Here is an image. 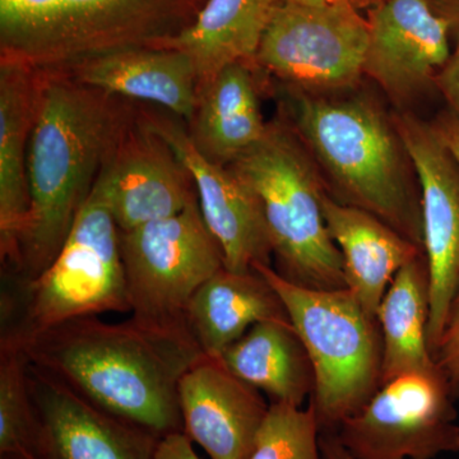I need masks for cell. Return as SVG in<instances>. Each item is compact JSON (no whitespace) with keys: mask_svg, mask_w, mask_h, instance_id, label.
<instances>
[{"mask_svg":"<svg viewBox=\"0 0 459 459\" xmlns=\"http://www.w3.org/2000/svg\"><path fill=\"white\" fill-rule=\"evenodd\" d=\"M29 368L38 433L33 459H153L161 437L110 415Z\"/></svg>","mask_w":459,"mask_h":459,"instance_id":"obj_14","label":"cell"},{"mask_svg":"<svg viewBox=\"0 0 459 459\" xmlns=\"http://www.w3.org/2000/svg\"><path fill=\"white\" fill-rule=\"evenodd\" d=\"M201 0H0L2 60L65 69L89 57L153 48L178 35Z\"/></svg>","mask_w":459,"mask_h":459,"instance_id":"obj_5","label":"cell"},{"mask_svg":"<svg viewBox=\"0 0 459 459\" xmlns=\"http://www.w3.org/2000/svg\"><path fill=\"white\" fill-rule=\"evenodd\" d=\"M455 41L451 56L435 78V89L448 105V111L459 120V27L455 29Z\"/></svg>","mask_w":459,"mask_h":459,"instance_id":"obj_28","label":"cell"},{"mask_svg":"<svg viewBox=\"0 0 459 459\" xmlns=\"http://www.w3.org/2000/svg\"><path fill=\"white\" fill-rule=\"evenodd\" d=\"M437 12L448 18L453 25V31L459 27V0H429Z\"/></svg>","mask_w":459,"mask_h":459,"instance_id":"obj_32","label":"cell"},{"mask_svg":"<svg viewBox=\"0 0 459 459\" xmlns=\"http://www.w3.org/2000/svg\"><path fill=\"white\" fill-rule=\"evenodd\" d=\"M35 69L2 60L0 71V255L17 272L31 211L27 159L35 117Z\"/></svg>","mask_w":459,"mask_h":459,"instance_id":"obj_17","label":"cell"},{"mask_svg":"<svg viewBox=\"0 0 459 459\" xmlns=\"http://www.w3.org/2000/svg\"><path fill=\"white\" fill-rule=\"evenodd\" d=\"M153 459H201L193 448V443L184 433H174L161 437Z\"/></svg>","mask_w":459,"mask_h":459,"instance_id":"obj_29","label":"cell"},{"mask_svg":"<svg viewBox=\"0 0 459 459\" xmlns=\"http://www.w3.org/2000/svg\"><path fill=\"white\" fill-rule=\"evenodd\" d=\"M2 459H27V458H22V457H5V458H2Z\"/></svg>","mask_w":459,"mask_h":459,"instance_id":"obj_34","label":"cell"},{"mask_svg":"<svg viewBox=\"0 0 459 459\" xmlns=\"http://www.w3.org/2000/svg\"><path fill=\"white\" fill-rule=\"evenodd\" d=\"M369 22L353 3L303 4L279 0L263 35L255 65L285 87L338 93L364 81Z\"/></svg>","mask_w":459,"mask_h":459,"instance_id":"obj_9","label":"cell"},{"mask_svg":"<svg viewBox=\"0 0 459 459\" xmlns=\"http://www.w3.org/2000/svg\"><path fill=\"white\" fill-rule=\"evenodd\" d=\"M318 418L307 409L272 402L249 459H322Z\"/></svg>","mask_w":459,"mask_h":459,"instance_id":"obj_26","label":"cell"},{"mask_svg":"<svg viewBox=\"0 0 459 459\" xmlns=\"http://www.w3.org/2000/svg\"><path fill=\"white\" fill-rule=\"evenodd\" d=\"M377 319L383 340L382 385L404 374L442 371L428 346L430 280L425 255L398 271Z\"/></svg>","mask_w":459,"mask_h":459,"instance_id":"obj_24","label":"cell"},{"mask_svg":"<svg viewBox=\"0 0 459 459\" xmlns=\"http://www.w3.org/2000/svg\"><path fill=\"white\" fill-rule=\"evenodd\" d=\"M220 360L272 402L301 407L313 394L312 361L291 322L270 320L253 325Z\"/></svg>","mask_w":459,"mask_h":459,"instance_id":"obj_23","label":"cell"},{"mask_svg":"<svg viewBox=\"0 0 459 459\" xmlns=\"http://www.w3.org/2000/svg\"><path fill=\"white\" fill-rule=\"evenodd\" d=\"M421 195L424 253L430 280L428 346L435 355L459 290V168L433 123L392 111Z\"/></svg>","mask_w":459,"mask_h":459,"instance_id":"obj_11","label":"cell"},{"mask_svg":"<svg viewBox=\"0 0 459 459\" xmlns=\"http://www.w3.org/2000/svg\"><path fill=\"white\" fill-rule=\"evenodd\" d=\"M25 287V313L13 332L41 331L80 316L131 313L119 229L93 190L59 255Z\"/></svg>","mask_w":459,"mask_h":459,"instance_id":"obj_8","label":"cell"},{"mask_svg":"<svg viewBox=\"0 0 459 459\" xmlns=\"http://www.w3.org/2000/svg\"><path fill=\"white\" fill-rule=\"evenodd\" d=\"M252 71L247 63L230 65L199 89L192 138L216 164H231L267 129Z\"/></svg>","mask_w":459,"mask_h":459,"instance_id":"obj_22","label":"cell"},{"mask_svg":"<svg viewBox=\"0 0 459 459\" xmlns=\"http://www.w3.org/2000/svg\"><path fill=\"white\" fill-rule=\"evenodd\" d=\"M113 96L57 75L38 84L27 159L31 211L17 270L23 285L59 255L100 172L128 132Z\"/></svg>","mask_w":459,"mask_h":459,"instance_id":"obj_2","label":"cell"},{"mask_svg":"<svg viewBox=\"0 0 459 459\" xmlns=\"http://www.w3.org/2000/svg\"><path fill=\"white\" fill-rule=\"evenodd\" d=\"M322 459H356L338 440L334 431H322L319 437Z\"/></svg>","mask_w":459,"mask_h":459,"instance_id":"obj_31","label":"cell"},{"mask_svg":"<svg viewBox=\"0 0 459 459\" xmlns=\"http://www.w3.org/2000/svg\"><path fill=\"white\" fill-rule=\"evenodd\" d=\"M72 78L114 96L155 102L193 120L199 81L186 54L159 48H129L89 57L68 66Z\"/></svg>","mask_w":459,"mask_h":459,"instance_id":"obj_18","label":"cell"},{"mask_svg":"<svg viewBox=\"0 0 459 459\" xmlns=\"http://www.w3.org/2000/svg\"><path fill=\"white\" fill-rule=\"evenodd\" d=\"M259 272L282 299L314 370L309 403L320 430L334 431L382 385L383 340L377 319L365 312L351 290L295 285L272 265Z\"/></svg>","mask_w":459,"mask_h":459,"instance_id":"obj_6","label":"cell"},{"mask_svg":"<svg viewBox=\"0 0 459 459\" xmlns=\"http://www.w3.org/2000/svg\"><path fill=\"white\" fill-rule=\"evenodd\" d=\"M30 365L100 410L164 437L183 433L179 383L204 358L197 344L129 318L80 316L35 332H13Z\"/></svg>","mask_w":459,"mask_h":459,"instance_id":"obj_1","label":"cell"},{"mask_svg":"<svg viewBox=\"0 0 459 459\" xmlns=\"http://www.w3.org/2000/svg\"><path fill=\"white\" fill-rule=\"evenodd\" d=\"M431 123L439 133L444 143L451 151L459 168V120L451 111L446 110L437 115V119Z\"/></svg>","mask_w":459,"mask_h":459,"instance_id":"obj_30","label":"cell"},{"mask_svg":"<svg viewBox=\"0 0 459 459\" xmlns=\"http://www.w3.org/2000/svg\"><path fill=\"white\" fill-rule=\"evenodd\" d=\"M107 205L119 231L181 212L195 197V181L161 138L141 124L100 172L92 188Z\"/></svg>","mask_w":459,"mask_h":459,"instance_id":"obj_15","label":"cell"},{"mask_svg":"<svg viewBox=\"0 0 459 459\" xmlns=\"http://www.w3.org/2000/svg\"><path fill=\"white\" fill-rule=\"evenodd\" d=\"M183 433L211 459H249L270 404L220 358L204 356L179 383Z\"/></svg>","mask_w":459,"mask_h":459,"instance_id":"obj_16","label":"cell"},{"mask_svg":"<svg viewBox=\"0 0 459 459\" xmlns=\"http://www.w3.org/2000/svg\"><path fill=\"white\" fill-rule=\"evenodd\" d=\"M291 322L282 299L259 272L223 267L199 287L190 300L186 327L201 352L220 358L253 325Z\"/></svg>","mask_w":459,"mask_h":459,"instance_id":"obj_20","label":"cell"},{"mask_svg":"<svg viewBox=\"0 0 459 459\" xmlns=\"http://www.w3.org/2000/svg\"><path fill=\"white\" fill-rule=\"evenodd\" d=\"M229 168L261 202L277 273L309 289H347L342 255L323 216L325 183L287 117L268 123Z\"/></svg>","mask_w":459,"mask_h":459,"instance_id":"obj_4","label":"cell"},{"mask_svg":"<svg viewBox=\"0 0 459 459\" xmlns=\"http://www.w3.org/2000/svg\"><path fill=\"white\" fill-rule=\"evenodd\" d=\"M455 400L443 371L404 374L380 385L334 434L356 459H435L459 451Z\"/></svg>","mask_w":459,"mask_h":459,"instance_id":"obj_10","label":"cell"},{"mask_svg":"<svg viewBox=\"0 0 459 459\" xmlns=\"http://www.w3.org/2000/svg\"><path fill=\"white\" fill-rule=\"evenodd\" d=\"M286 2L303 3V4H334V3L350 2L352 0H286Z\"/></svg>","mask_w":459,"mask_h":459,"instance_id":"obj_33","label":"cell"},{"mask_svg":"<svg viewBox=\"0 0 459 459\" xmlns=\"http://www.w3.org/2000/svg\"><path fill=\"white\" fill-rule=\"evenodd\" d=\"M364 78L373 81L394 110L411 111L435 89L451 56V21L429 0H383L369 13Z\"/></svg>","mask_w":459,"mask_h":459,"instance_id":"obj_12","label":"cell"},{"mask_svg":"<svg viewBox=\"0 0 459 459\" xmlns=\"http://www.w3.org/2000/svg\"><path fill=\"white\" fill-rule=\"evenodd\" d=\"M141 124L161 138L188 170L205 225L221 247L225 267L249 272L256 263L271 265L272 246L264 213L246 181L229 166L208 160L192 135L178 124L148 115Z\"/></svg>","mask_w":459,"mask_h":459,"instance_id":"obj_13","label":"cell"},{"mask_svg":"<svg viewBox=\"0 0 459 459\" xmlns=\"http://www.w3.org/2000/svg\"><path fill=\"white\" fill-rule=\"evenodd\" d=\"M323 216L343 258L347 289L365 312L377 319V309L402 267L425 255L421 247L361 208L334 201L325 190Z\"/></svg>","mask_w":459,"mask_h":459,"instance_id":"obj_19","label":"cell"},{"mask_svg":"<svg viewBox=\"0 0 459 459\" xmlns=\"http://www.w3.org/2000/svg\"><path fill=\"white\" fill-rule=\"evenodd\" d=\"M279 0H205L183 31L153 48L180 51L197 71L199 89L222 69L255 63L272 12Z\"/></svg>","mask_w":459,"mask_h":459,"instance_id":"obj_21","label":"cell"},{"mask_svg":"<svg viewBox=\"0 0 459 459\" xmlns=\"http://www.w3.org/2000/svg\"><path fill=\"white\" fill-rule=\"evenodd\" d=\"M437 367L448 379L455 398H459V290L444 328L442 340L434 355Z\"/></svg>","mask_w":459,"mask_h":459,"instance_id":"obj_27","label":"cell"},{"mask_svg":"<svg viewBox=\"0 0 459 459\" xmlns=\"http://www.w3.org/2000/svg\"><path fill=\"white\" fill-rule=\"evenodd\" d=\"M38 419L22 350L9 333L0 341V457L33 459Z\"/></svg>","mask_w":459,"mask_h":459,"instance_id":"obj_25","label":"cell"},{"mask_svg":"<svg viewBox=\"0 0 459 459\" xmlns=\"http://www.w3.org/2000/svg\"><path fill=\"white\" fill-rule=\"evenodd\" d=\"M119 240L132 318L192 340L186 327L190 300L225 267L221 247L205 225L198 197L174 216L119 231Z\"/></svg>","mask_w":459,"mask_h":459,"instance_id":"obj_7","label":"cell"},{"mask_svg":"<svg viewBox=\"0 0 459 459\" xmlns=\"http://www.w3.org/2000/svg\"><path fill=\"white\" fill-rule=\"evenodd\" d=\"M285 91V117L328 195L379 217L424 250L418 177L394 115L361 86L325 95Z\"/></svg>","mask_w":459,"mask_h":459,"instance_id":"obj_3","label":"cell"}]
</instances>
